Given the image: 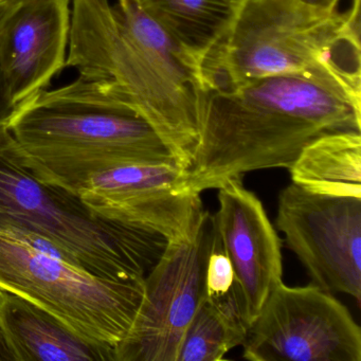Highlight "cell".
Listing matches in <instances>:
<instances>
[{
    "instance_id": "cell-1",
    "label": "cell",
    "mask_w": 361,
    "mask_h": 361,
    "mask_svg": "<svg viewBox=\"0 0 361 361\" xmlns=\"http://www.w3.org/2000/svg\"><path fill=\"white\" fill-rule=\"evenodd\" d=\"M361 132V79L321 67L207 92L180 193L200 194L252 171L289 169L325 135Z\"/></svg>"
},
{
    "instance_id": "cell-2",
    "label": "cell",
    "mask_w": 361,
    "mask_h": 361,
    "mask_svg": "<svg viewBox=\"0 0 361 361\" xmlns=\"http://www.w3.org/2000/svg\"><path fill=\"white\" fill-rule=\"evenodd\" d=\"M68 46L66 66L119 86L187 170L207 94L202 67L137 0H73Z\"/></svg>"
},
{
    "instance_id": "cell-3",
    "label": "cell",
    "mask_w": 361,
    "mask_h": 361,
    "mask_svg": "<svg viewBox=\"0 0 361 361\" xmlns=\"http://www.w3.org/2000/svg\"><path fill=\"white\" fill-rule=\"evenodd\" d=\"M7 128L39 178L73 193L117 166L176 162L130 98L105 80L79 77L41 90L18 105Z\"/></svg>"
},
{
    "instance_id": "cell-4",
    "label": "cell",
    "mask_w": 361,
    "mask_h": 361,
    "mask_svg": "<svg viewBox=\"0 0 361 361\" xmlns=\"http://www.w3.org/2000/svg\"><path fill=\"white\" fill-rule=\"evenodd\" d=\"M0 227L46 238L80 267L116 281L143 280L169 244L159 232L109 219L39 178L7 126H0Z\"/></svg>"
},
{
    "instance_id": "cell-5",
    "label": "cell",
    "mask_w": 361,
    "mask_h": 361,
    "mask_svg": "<svg viewBox=\"0 0 361 361\" xmlns=\"http://www.w3.org/2000/svg\"><path fill=\"white\" fill-rule=\"evenodd\" d=\"M321 67L361 79L360 0L331 12L297 0H246L202 73L208 92Z\"/></svg>"
},
{
    "instance_id": "cell-6",
    "label": "cell",
    "mask_w": 361,
    "mask_h": 361,
    "mask_svg": "<svg viewBox=\"0 0 361 361\" xmlns=\"http://www.w3.org/2000/svg\"><path fill=\"white\" fill-rule=\"evenodd\" d=\"M0 290L32 302L81 337L115 350L132 329L145 279L94 276L35 248L16 230L0 227Z\"/></svg>"
},
{
    "instance_id": "cell-7",
    "label": "cell",
    "mask_w": 361,
    "mask_h": 361,
    "mask_svg": "<svg viewBox=\"0 0 361 361\" xmlns=\"http://www.w3.org/2000/svg\"><path fill=\"white\" fill-rule=\"evenodd\" d=\"M217 238L208 211L193 236L169 242L145 278L132 329L116 346V361H176L181 339L206 299V270Z\"/></svg>"
},
{
    "instance_id": "cell-8",
    "label": "cell",
    "mask_w": 361,
    "mask_h": 361,
    "mask_svg": "<svg viewBox=\"0 0 361 361\" xmlns=\"http://www.w3.org/2000/svg\"><path fill=\"white\" fill-rule=\"evenodd\" d=\"M250 361H361V329L348 307L316 285L279 284L251 323Z\"/></svg>"
},
{
    "instance_id": "cell-9",
    "label": "cell",
    "mask_w": 361,
    "mask_h": 361,
    "mask_svg": "<svg viewBox=\"0 0 361 361\" xmlns=\"http://www.w3.org/2000/svg\"><path fill=\"white\" fill-rule=\"evenodd\" d=\"M276 226L312 284L361 301V197L310 191L291 183L279 194Z\"/></svg>"
},
{
    "instance_id": "cell-10",
    "label": "cell",
    "mask_w": 361,
    "mask_h": 361,
    "mask_svg": "<svg viewBox=\"0 0 361 361\" xmlns=\"http://www.w3.org/2000/svg\"><path fill=\"white\" fill-rule=\"evenodd\" d=\"M183 174L175 161L124 164L92 177L78 194L109 219L180 242L193 236L206 212L200 194L178 191Z\"/></svg>"
},
{
    "instance_id": "cell-11",
    "label": "cell",
    "mask_w": 361,
    "mask_h": 361,
    "mask_svg": "<svg viewBox=\"0 0 361 361\" xmlns=\"http://www.w3.org/2000/svg\"><path fill=\"white\" fill-rule=\"evenodd\" d=\"M214 216L224 251L246 300L250 323L283 282L282 242L261 200L234 177L219 188Z\"/></svg>"
},
{
    "instance_id": "cell-12",
    "label": "cell",
    "mask_w": 361,
    "mask_h": 361,
    "mask_svg": "<svg viewBox=\"0 0 361 361\" xmlns=\"http://www.w3.org/2000/svg\"><path fill=\"white\" fill-rule=\"evenodd\" d=\"M71 0H20L0 29V65L14 101L49 86L66 66Z\"/></svg>"
},
{
    "instance_id": "cell-13",
    "label": "cell",
    "mask_w": 361,
    "mask_h": 361,
    "mask_svg": "<svg viewBox=\"0 0 361 361\" xmlns=\"http://www.w3.org/2000/svg\"><path fill=\"white\" fill-rule=\"evenodd\" d=\"M0 339L11 361H116L114 348L81 337L47 310L4 290Z\"/></svg>"
},
{
    "instance_id": "cell-14",
    "label": "cell",
    "mask_w": 361,
    "mask_h": 361,
    "mask_svg": "<svg viewBox=\"0 0 361 361\" xmlns=\"http://www.w3.org/2000/svg\"><path fill=\"white\" fill-rule=\"evenodd\" d=\"M200 67L233 26L246 0H137Z\"/></svg>"
},
{
    "instance_id": "cell-15",
    "label": "cell",
    "mask_w": 361,
    "mask_h": 361,
    "mask_svg": "<svg viewBox=\"0 0 361 361\" xmlns=\"http://www.w3.org/2000/svg\"><path fill=\"white\" fill-rule=\"evenodd\" d=\"M288 170L291 181L310 191L361 197V132L320 137Z\"/></svg>"
},
{
    "instance_id": "cell-16",
    "label": "cell",
    "mask_w": 361,
    "mask_h": 361,
    "mask_svg": "<svg viewBox=\"0 0 361 361\" xmlns=\"http://www.w3.org/2000/svg\"><path fill=\"white\" fill-rule=\"evenodd\" d=\"M248 329L224 317L204 299L181 339L176 361H219L243 345Z\"/></svg>"
},
{
    "instance_id": "cell-17",
    "label": "cell",
    "mask_w": 361,
    "mask_h": 361,
    "mask_svg": "<svg viewBox=\"0 0 361 361\" xmlns=\"http://www.w3.org/2000/svg\"><path fill=\"white\" fill-rule=\"evenodd\" d=\"M235 274L229 257L224 251L217 233L214 247L209 257L206 270V298L219 297L235 285Z\"/></svg>"
},
{
    "instance_id": "cell-18",
    "label": "cell",
    "mask_w": 361,
    "mask_h": 361,
    "mask_svg": "<svg viewBox=\"0 0 361 361\" xmlns=\"http://www.w3.org/2000/svg\"><path fill=\"white\" fill-rule=\"evenodd\" d=\"M18 104L14 101L7 75L0 65V126H8L18 111Z\"/></svg>"
},
{
    "instance_id": "cell-19",
    "label": "cell",
    "mask_w": 361,
    "mask_h": 361,
    "mask_svg": "<svg viewBox=\"0 0 361 361\" xmlns=\"http://www.w3.org/2000/svg\"><path fill=\"white\" fill-rule=\"evenodd\" d=\"M308 7L322 11H335L338 9L340 0H297Z\"/></svg>"
},
{
    "instance_id": "cell-20",
    "label": "cell",
    "mask_w": 361,
    "mask_h": 361,
    "mask_svg": "<svg viewBox=\"0 0 361 361\" xmlns=\"http://www.w3.org/2000/svg\"><path fill=\"white\" fill-rule=\"evenodd\" d=\"M20 0H5L3 3H0V29L3 27L4 23L7 20L14 8L18 5Z\"/></svg>"
},
{
    "instance_id": "cell-21",
    "label": "cell",
    "mask_w": 361,
    "mask_h": 361,
    "mask_svg": "<svg viewBox=\"0 0 361 361\" xmlns=\"http://www.w3.org/2000/svg\"><path fill=\"white\" fill-rule=\"evenodd\" d=\"M0 361H11V357H10L6 346L4 345L1 339H0Z\"/></svg>"
},
{
    "instance_id": "cell-22",
    "label": "cell",
    "mask_w": 361,
    "mask_h": 361,
    "mask_svg": "<svg viewBox=\"0 0 361 361\" xmlns=\"http://www.w3.org/2000/svg\"><path fill=\"white\" fill-rule=\"evenodd\" d=\"M3 1H5V0H0V3H3Z\"/></svg>"
}]
</instances>
